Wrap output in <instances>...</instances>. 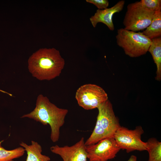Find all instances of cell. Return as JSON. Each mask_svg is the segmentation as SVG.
Masks as SVG:
<instances>
[{
	"label": "cell",
	"instance_id": "5bb4252c",
	"mask_svg": "<svg viewBox=\"0 0 161 161\" xmlns=\"http://www.w3.org/2000/svg\"><path fill=\"white\" fill-rule=\"evenodd\" d=\"M146 151L149 154L148 161H161V143L154 138L146 142Z\"/></svg>",
	"mask_w": 161,
	"mask_h": 161
},
{
	"label": "cell",
	"instance_id": "52a82bcc",
	"mask_svg": "<svg viewBox=\"0 0 161 161\" xmlns=\"http://www.w3.org/2000/svg\"><path fill=\"white\" fill-rule=\"evenodd\" d=\"M144 131L141 126H138L134 130L120 126L115 133L114 137L120 149L125 150L127 153L134 151L146 150V142L141 140Z\"/></svg>",
	"mask_w": 161,
	"mask_h": 161
},
{
	"label": "cell",
	"instance_id": "277c9868",
	"mask_svg": "<svg viewBox=\"0 0 161 161\" xmlns=\"http://www.w3.org/2000/svg\"><path fill=\"white\" fill-rule=\"evenodd\" d=\"M116 38L117 45L123 49L126 55L132 58L146 54L151 42V40L142 32H137L123 28L117 30Z\"/></svg>",
	"mask_w": 161,
	"mask_h": 161
},
{
	"label": "cell",
	"instance_id": "ba28073f",
	"mask_svg": "<svg viewBox=\"0 0 161 161\" xmlns=\"http://www.w3.org/2000/svg\"><path fill=\"white\" fill-rule=\"evenodd\" d=\"M89 161H107L114 158L121 149L114 137L101 140L97 143L86 146Z\"/></svg>",
	"mask_w": 161,
	"mask_h": 161
},
{
	"label": "cell",
	"instance_id": "4fadbf2b",
	"mask_svg": "<svg viewBox=\"0 0 161 161\" xmlns=\"http://www.w3.org/2000/svg\"><path fill=\"white\" fill-rule=\"evenodd\" d=\"M142 32L151 40L161 37V11L155 12L151 23Z\"/></svg>",
	"mask_w": 161,
	"mask_h": 161
},
{
	"label": "cell",
	"instance_id": "7a4b0ae2",
	"mask_svg": "<svg viewBox=\"0 0 161 161\" xmlns=\"http://www.w3.org/2000/svg\"><path fill=\"white\" fill-rule=\"evenodd\" d=\"M68 112L67 109L58 107L52 103L47 97L40 94L37 97L34 110L21 118L32 119L44 125H49L51 129L50 139L53 142L55 143L59 140L60 129L65 123Z\"/></svg>",
	"mask_w": 161,
	"mask_h": 161
},
{
	"label": "cell",
	"instance_id": "8fae6325",
	"mask_svg": "<svg viewBox=\"0 0 161 161\" xmlns=\"http://www.w3.org/2000/svg\"><path fill=\"white\" fill-rule=\"evenodd\" d=\"M20 145L27 152V156L26 161H49L50 160L49 156L42 154V147L37 142L32 140L31 144L28 145L22 142Z\"/></svg>",
	"mask_w": 161,
	"mask_h": 161
},
{
	"label": "cell",
	"instance_id": "6da1fadb",
	"mask_svg": "<svg viewBox=\"0 0 161 161\" xmlns=\"http://www.w3.org/2000/svg\"><path fill=\"white\" fill-rule=\"evenodd\" d=\"M28 64L29 71L33 77L40 80H50L60 76L65 62L57 49L44 48L33 53Z\"/></svg>",
	"mask_w": 161,
	"mask_h": 161
},
{
	"label": "cell",
	"instance_id": "e0dca14e",
	"mask_svg": "<svg viewBox=\"0 0 161 161\" xmlns=\"http://www.w3.org/2000/svg\"><path fill=\"white\" fill-rule=\"evenodd\" d=\"M86 1L94 4L100 10L106 9L109 5V2L107 0H86Z\"/></svg>",
	"mask_w": 161,
	"mask_h": 161
},
{
	"label": "cell",
	"instance_id": "8992f818",
	"mask_svg": "<svg viewBox=\"0 0 161 161\" xmlns=\"http://www.w3.org/2000/svg\"><path fill=\"white\" fill-rule=\"evenodd\" d=\"M75 98L78 105L86 110L97 108L108 99L107 94L102 87L91 83L80 87L76 92Z\"/></svg>",
	"mask_w": 161,
	"mask_h": 161
},
{
	"label": "cell",
	"instance_id": "ac0fdd59",
	"mask_svg": "<svg viewBox=\"0 0 161 161\" xmlns=\"http://www.w3.org/2000/svg\"><path fill=\"white\" fill-rule=\"evenodd\" d=\"M137 157L134 155L131 156L127 161H137Z\"/></svg>",
	"mask_w": 161,
	"mask_h": 161
},
{
	"label": "cell",
	"instance_id": "2e32d148",
	"mask_svg": "<svg viewBox=\"0 0 161 161\" xmlns=\"http://www.w3.org/2000/svg\"><path fill=\"white\" fill-rule=\"evenodd\" d=\"M144 7L154 12L161 11V0H141L139 1Z\"/></svg>",
	"mask_w": 161,
	"mask_h": 161
},
{
	"label": "cell",
	"instance_id": "30bf717a",
	"mask_svg": "<svg viewBox=\"0 0 161 161\" xmlns=\"http://www.w3.org/2000/svg\"><path fill=\"white\" fill-rule=\"evenodd\" d=\"M125 3L124 0H121L110 8L97 10L94 15L89 18L92 26L95 28L98 23H102L105 24L110 30L113 31L114 27L112 20L113 16L123 10Z\"/></svg>",
	"mask_w": 161,
	"mask_h": 161
},
{
	"label": "cell",
	"instance_id": "9c48e42d",
	"mask_svg": "<svg viewBox=\"0 0 161 161\" xmlns=\"http://www.w3.org/2000/svg\"><path fill=\"white\" fill-rule=\"evenodd\" d=\"M84 138L71 146L60 147L57 145L50 148L51 151L61 157L63 161H87V152Z\"/></svg>",
	"mask_w": 161,
	"mask_h": 161
},
{
	"label": "cell",
	"instance_id": "3957f363",
	"mask_svg": "<svg viewBox=\"0 0 161 161\" xmlns=\"http://www.w3.org/2000/svg\"><path fill=\"white\" fill-rule=\"evenodd\" d=\"M97 109L98 113L95 125L92 134L85 142L86 146L95 144L104 139L114 137L120 126L112 104L108 99L101 104Z\"/></svg>",
	"mask_w": 161,
	"mask_h": 161
},
{
	"label": "cell",
	"instance_id": "9a60e30c",
	"mask_svg": "<svg viewBox=\"0 0 161 161\" xmlns=\"http://www.w3.org/2000/svg\"><path fill=\"white\" fill-rule=\"evenodd\" d=\"M4 140L0 141V161H11L23 155L25 151L23 147L7 150L1 146V143Z\"/></svg>",
	"mask_w": 161,
	"mask_h": 161
},
{
	"label": "cell",
	"instance_id": "7c38bea8",
	"mask_svg": "<svg viewBox=\"0 0 161 161\" xmlns=\"http://www.w3.org/2000/svg\"><path fill=\"white\" fill-rule=\"evenodd\" d=\"M148 51L151 55L157 67L155 79L160 81L161 79V37L151 40Z\"/></svg>",
	"mask_w": 161,
	"mask_h": 161
},
{
	"label": "cell",
	"instance_id": "5b68a950",
	"mask_svg": "<svg viewBox=\"0 0 161 161\" xmlns=\"http://www.w3.org/2000/svg\"><path fill=\"white\" fill-rule=\"evenodd\" d=\"M155 12L143 7L139 1L129 4L123 22L124 29L134 32L145 29L151 23Z\"/></svg>",
	"mask_w": 161,
	"mask_h": 161
}]
</instances>
